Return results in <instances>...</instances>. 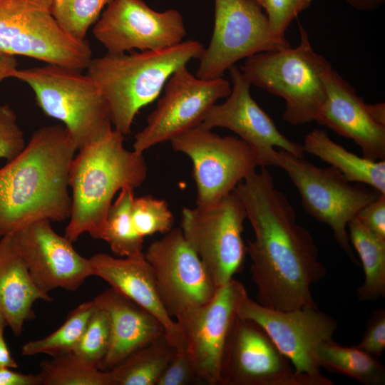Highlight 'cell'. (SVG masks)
Masks as SVG:
<instances>
[{"instance_id": "obj_1", "label": "cell", "mask_w": 385, "mask_h": 385, "mask_svg": "<svg viewBox=\"0 0 385 385\" xmlns=\"http://www.w3.org/2000/svg\"><path fill=\"white\" fill-rule=\"evenodd\" d=\"M251 172L232 191L244 205L254 231L247 254L257 302L267 308H317L311 287L327 270L310 232L297 222L287 197L274 186L267 167Z\"/></svg>"}, {"instance_id": "obj_2", "label": "cell", "mask_w": 385, "mask_h": 385, "mask_svg": "<svg viewBox=\"0 0 385 385\" xmlns=\"http://www.w3.org/2000/svg\"><path fill=\"white\" fill-rule=\"evenodd\" d=\"M76 151L63 125L43 126L0 168L1 237L39 220L69 218L68 173Z\"/></svg>"}, {"instance_id": "obj_3", "label": "cell", "mask_w": 385, "mask_h": 385, "mask_svg": "<svg viewBox=\"0 0 385 385\" xmlns=\"http://www.w3.org/2000/svg\"><path fill=\"white\" fill-rule=\"evenodd\" d=\"M124 135L113 128L100 139L79 149L69 168L71 193L65 237L76 241L88 233L100 239L115 194L140 187L148 175L143 153L124 147Z\"/></svg>"}, {"instance_id": "obj_4", "label": "cell", "mask_w": 385, "mask_h": 385, "mask_svg": "<svg viewBox=\"0 0 385 385\" xmlns=\"http://www.w3.org/2000/svg\"><path fill=\"white\" fill-rule=\"evenodd\" d=\"M204 50L200 41L187 40L161 50L106 52L91 58L86 73L101 88L114 129L125 135L140 109L158 98L170 76L200 59Z\"/></svg>"}, {"instance_id": "obj_5", "label": "cell", "mask_w": 385, "mask_h": 385, "mask_svg": "<svg viewBox=\"0 0 385 385\" xmlns=\"http://www.w3.org/2000/svg\"><path fill=\"white\" fill-rule=\"evenodd\" d=\"M299 28L296 47L254 54L240 67L251 85L284 100L282 118L293 125L315 121L327 98L324 77L332 67L314 51L306 29L301 24Z\"/></svg>"}, {"instance_id": "obj_6", "label": "cell", "mask_w": 385, "mask_h": 385, "mask_svg": "<svg viewBox=\"0 0 385 385\" xmlns=\"http://www.w3.org/2000/svg\"><path fill=\"white\" fill-rule=\"evenodd\" d=\"M17 78L34 91L41 111L60 120L77 150L112 129L108 102L98 83L82 71L56 64L15 69Z\"/></svg>"}, {"instance_id": "obj_7", "label": "cell", "mask_w": 385, "mask_h": 385, "mask_svg": "<svg viewBox=\"0 0 385 385\" xmlns=\"http://www.w3.org/2000/svg\"><path fill=\"white\" fill-rule=\"evenodd\" d=\"M265 167L283 169L297 189L304 210L333 231L336 242L354 263L357 260L350 245L348 223L381 192L352 185L332 166L319 168L303 157L279 149L263 155Z\"/></svg>"}, {"instance_id": "obj_8", "label": "cell", "mask_w": 385, "mask_h": 385, "mask_svg": "<svg viewBox=\"0 0 385 385\" xmlns=\"http://www.w3.org/2000/svg\"><path fill=\"white\" fill-rule=\"evenodd\" d=\"M51 0H0V51L83 71L92 58L86 40L68 34L51 10Z\"/></svg>"}, {"instance_id": "obj_9", "label": "cell", "mask_w": 385, "mask_h": 385, "mask_svg": "<svg viewBox=\"0 0 385 385\" xmlns=\"http://www.w3.org/2000/svg\"><path fill=\"white\" fill-rule=\"evenodd\" d=\"M246 219L244 205L233 192L213 204L182 210L183 235L217 289L242 268L247 255L242 236Z\"/></svg>"}, {"instance_id": "obj_10", "label": "cell", "mask_w": 385, "mask_h": 385, "mask_svg": "<svg viewBox=\"0 0 385 385\" xmlns=\"http://www.w3.org/2000/svg\"><path fill=\"white\" fill-rule=\"evenodd\" d=\"M170 141L173 150L192 161L197 206L217 202L257 167L264 166L259 153L241 138L221 136L200 125Z\"/></svg>"}, {"instance_id": "obj_11", "label": "cell", "mask_w": 385, "mask_h": 385, "mask_svg": "<svg viewBox=\"0 0 385 385\" xmlns=\"http://www.w3.org/2000/svg\"><path fill=\"white\" fill-rule=\"evenodd\" d=\"M214 28L200 60L196 76L222 77L240 60L289 47L284 36L274 34L266 14L254 0H214Z\"/></svg>"}, {"instance_id": "obj_12", "label": "cell", "mask_w": 385, "mask_h": 385, "mask_svg": "<svg viewBox=\"0 0 385 385\" xmlns=\"http://www.w3.org/2000/svg\"><path fill=\"white\" fill-rule=\"evenodd\" d=\"M237 316L260 325L308 385L334 384L321 373L317 359L319 345L332 339L337 328L336 319L330 315L318 308L272 309L247 296L242 302Z\"/></svg>"}, {"instance_id": "obj_13", "label": "cell", "mask_w": 385, "mask_h": 385, "mask_svg": "<svg viewBox=\"0 0 385 385\" xmlns=\"http://www.w3.org/2000/svg\"><path fill=\"white\" fill-rule=\"evenodd\" d=\"M164 88L146 125L135 135L133 147L137 153H143L199 125L210 107L231 92L230 82L222 77L202 79L192 75L186 66L170 76Z\"/></svg>"}, {"instance_id": "obj_14", "label": "cell", "mask_w": 385, "mask_h": 385, "mask_svg": "<svg viewBox=\"0 0 385 385\" xmlns=\"http://www.w3.org/2000/svg\"><path fill=\"white\" fill-rule=\"evenodd\" d=\"M144 255L151 267L159 297L175 321L215 295L217 289L180 228L153 242Z\"/></svg>"}, {"instance_id": "obj_15", "label": "cell", "mask_w": 385, "mask_h": 385, "mask_svg": "<svg viewBox=\"0 0 385 385\" xmlns=\"http://www.w3.org/2000/svg\"><path fill=\"white\" fill-rule=\"evenodd\" d=\"M108 53L155 51L183 41L186 29L176 9L156 11L143 0H113L93 28Z\"/></svg>"}, {"instance_id": "obj_16", "label": "cell", "mask_w": 385, "mask_h": 385, "mask_svg": "<svg viewBox=\"0 0 385 385\" xmlns=\"http://www.w3.org/2000/svg\"><path fill=\"white\" fill-rule=\"evenodd\" d=\"M220 385H308L255 322L237 315L222 357Z\"/></svg>"}, {"instance_id": "obj_17", "label": "cell", "mask_w": 385, "mask_h": 385, "mask_svg": "<svg viewBox=\"0 0 385 385\" xmlns=\"http://www.w3.org/2000/svg\"><path fill=\"white\" fill-rule=\"evenodd\" d=\"M247 296L244 284L233 278L218 288L208 302L176 320L200 382L220 384L225 342L238 309Z\"/></svg>"}, {"instance_id": "obj_18", "label": "cell", "mask_w": 385, "mask_h": 385, "mask_svg": "<svg viewBox=\"0 0 385 385\" xmlns=\"http://www.w3.org/2000/svg\"><path fill=\"white\" fill-rule=\"evenodd\" d=\"M15 245L36 286L48 294L56 289L73 292L93 276L89 258L81 255L49 220H39L12 234Z\"/></svg>"}, {"instance_id": "obj_19", "label": "cell", "mask_w": 385, "mask_h": 385, "mask_svg": "<svg viewBox=\"0 0 385 385\" xmlns=\"http://www.w3.org/2000/svg\"><path fill=\"white\" fill-rule=\"evenodd\" d=\"M228 70L232 81L230 95L222 103L212 105L199 125L210 130L220 127L232 130L255 148L262 160L263 155L274 147L295 156L304 157L302 145L282 134L271 118L252 98L251 83L240 68L233 65Z\"/></svg>"}, {"instance_id": "obj_20", "label": "cell", "mask_w": 385, "mask_h": 385, "mask_svg": "<svg viewBox=\"0 0 385 385\" xmlns=\"http://www.w3.org/2000/svg\"><path fill=\"white\" fill-rule=\"evenodd\" d=\"M324 80L327 98L315 121L354 140L361 148L363 157L384 160L385 125L373 118L369 104L332 67L327 71Z\"/></svg>"}, {"instance_id": "obj_21", "label": "cell", "mask_w": 385, "mask_h": 385, "mask_svg": "<svg viewBox=\"0 0 385 385\" xmlns=\"http://www.w3.org/2000/svg\"><path fill=\"white\" fill-rule=\"evenodd\" d=\"M89 260L93 276L101 278L111 288L154 316L163 327L168 341L175 349L185 347L177 322L169 315L159 297L153 271L144 252L118 257L99 252Z\"/></svg>"}, {"instance_id": "obj_22", "label": "cell", "mask_w": 385, "mask_h": 385, "mask_svg": "<svg viewBox=\"0 0 385 385\" xmlns=\"http://www.w3.org/2000/svg\"><path fill=\"white\" fill-rule=\"evenodd\" d=\"M93 301L108 312L111 320V342L99 365L101 370L113 369L135 351L165 335L163 327L154 316L111 287Z\"/></svg>"}, {"instance_id": "obj_23", "label": "cell", "mask_w": 385, "mask_h": 385, "mask_svg": "<svg viewBox=\"0 0 385 385\" xmlns=\"http://www.w3.org/2000/svg\"><path fill=\"white\" fill-rule=\"evenodd\" d=\"M37 300L51 302L47 293L34 282L13 238L6 235L0 240V311L13 333L21 334L26 322L35 317Z\"/></svg>"}, {"instance_id": "obj_24", "label": "cell", "mask_w": 385, "mask_h": 385, "mask_svg": "<svg viewBox=\"0 0 385 385\" xmlns=\"http://www.w3.org/2000/svg\"><path fill=\"white\" fill-rule=\"evenodd\" d=\"M304 153L315 155L340 171L346 179L368 185L385 194V161L359 157L334 142L325 130L308 133L302 145Z\"/></svg>"}, {"instance_id": "obj_25", "label": "cell", "mask_w": 385, "mask_h": 385, "mask_svg": "<svg viewBox=\"0 0 385 385\" xmlns=\"http://www.w3.org/2000/svg\"><path fill=\"white\" fill-rule=\"evenodd\" d=\"M349 241L357 252L364 281L357 294L360 302L375 301L385 296V238L366 227L356 217L348 223Z\"/></svg>"}, {"instance_id": "obj_26", "label": "cell", "mask_w": 385, "mask_h": 385, "mask_svg": "<svg viewBox=\"0 0 385 385\" xmlns=\"http://www.w3.org/2000/svg\"><path fill=\"white\" fill-rule=\"evenodd\" d=\"M319 366L332 373L351 377L364 385H384L385 369L378 358L357 346H344L332 339L317 350Z\"/></svg>"}, {"instance_id": "obj_27", "label": "cell", "mask_w": 385, "mask_h": 385, "mask_svg": "<svg viewBox=\"0 0 385 385\" xmlns=\"http://www.w3.org/2000/svg\"><path fill=\"white\" fill-rule=\"evenodd\" d=\"M175 348L165 335L135 351L110 369L113 385H156Z\"/></svg>"}, {"instance_id": "obj_28", "label": "cell", "mask_w": 385, "mask_h": 385, "mask_svg": "<svg viewBox=\"0 0 385 385\" xmlns=\"http://www.w3.org/2000/svg\"><path fill=\"white\" fill-rule=\"evenodd\" d=\"M133 190L130 188L120 190L108 210L101 237L118 257H128L143 252L144 238L136 232L131 216L135 197Z\"/></svg>"}, {"instance_id": "obj_29", "label": "cell", "mask_w": 385, "mask_h": 385, "mask_svg": "<svg viewBox=\"0 0 385 385\" xmlns=\"http://www.w3.org/2000/svg\"><path fill=\"white\" fill-rule=\"evenodd\" d=\"M94 307L93 300L80 304L68 314L63 324L51 334L25 343L21 349L22 355L43 354L54 357L73 352Z\"/></svg>"}, {"instance_id": "obj_30", "label": "cell", "mask_w": 385, "mask_h": 385, "mask_svg": "<svg viewBox=\"0 0 385 385\" xmlns=\"http://www.w3.org/2000/svg\"><path fill=\"white\" fill-rule=\"evenodd\" d=\"M42 385H113L109 370H101L73 352L40 364Z\"/></svg>"}, {"instance_id": "obj_31", "label": "cell", "mask_w": 385, "mask_h": 385, "mask_svg": "<svg viewBox=\"0 0 385 385\" xmlns=\"http://www.w3.org/2000/svg\"><path fill=\"white\" fill-rule=\"evenodd\" d=\"M113 0H51V10L59 25L73 38L86 40L89 28Z\"/></svg>"}, {"instance_id": "obj_32", "label": "cell", "mask_w": 385, "mask_h": 385, "mask_svg": "<svg viewBox=\"0 0 385 385\" xmlns=\"http://www.w3.org/2000/svg\"><path fill=\"white\" fill-rule=\"evenodd\" d=\"M110 342L109 315L104 309L95 303L86 327L73 353L87 363L99 368L108 351Z\"/></svg>"}, {"instance_id": "obj_33", "label": "cell", "mask_w": 385, "mask_h": 385, "mask_svg": "<svg viewBox=\"0 0 385 385\" xmlns=\"http://www.w3.org/2000/svg\"><path fill=\"white\" fill-rule=\"evenodd\" d=\"M131 216L136 232L143 238L155 233L166 234L173 229L174 216L163 199L134 197Z\"/></svg>"}, {"instance_id": "obj_34", "label": "cell", "mask_w": 385, "mask_h": 385, "mask_svg": "<svg viewBox=\"0 0 385 385\" xmlns=\"http://www.w3.org/2000/svg\"><path fill=\"white\" fill-rule=\"evenodd\" d=\"M312 0H256L265 11L269 25L276 35L284 36L289 24Z\"/></svg>"}, {"instance_id": "obj_35", "label": "cell", "mask_w": 385, "mask_h": 385, "mask_svg": "<svg viewBox=\"0 0 385 385\" xmlns=\"http://www.w3.org/2000/svg\"><path fill=\"white\" fill-rule=\"evenodd\" d=\"M26 144L15 112L7 104L0 105V159L12 160Z\"/></svg>"}, {"instance_id": "obj_36", "label": "cell", "mask_w": 385, "mask_h": 385, "mask_svg": "<svg viewBox=\"0 0 385 385\" xmlns=\"http://www.w3.org/2000/svg\"><path fill=\"white\" fill-rule=\"evenodd\" d=\"M200 382L194 364L185 347L176 349L156 385H188Z\"/></svg>"}, {"instance_id": "obj_37", "label": "cell", "mask_w": 385, "mask_h": 385, "mask_svg": "<svg viewBox=\"0 0 385 385\" xmlns=\"http://www.w3.org/2000/svg\"><path fill=\"white\" fill-rule=\"evenodd\" d=\"M366 353L379 358L385 349V310L373 311L366 324L364 334L356 346Z\"/></svg>"}, {"instance_id": "obj_38", "label": "cell", "mask_w": 385, "mask_h": 385, "mask_svg": "<svg viewBox=\"0 0 385 385\" xmlns=\"http://www.w3.org/2000/svg\"><path fill=\"white\" fill-rule=\"evenodd\" d=\"M365 227L385 238V194L365 205L355 217Z\"/></svg>"}, {"instance_id": "obj_39", "label": "cell", "mask_w": 385, "mask_h": 385, "mask_svg": "<svg viewBox=\"0 0 385 385\" xmlns=\"http://www.w3.org/2000/svg\"><path fill=\"white\" fill-rule=\"evenodd\" d=\"M13 369L0 367V385H42L39 374H23Z\"/></svg>"}, {"instance_id": "obj_40", "label": "cell", "mask_w": 385, "mask_h": 385, "mask_svg": "<svg viewBox=\"0 0 385 385\" xmlns=\"http://www.w3.org/2000/svg\"><path fill=\"white\" fill-rule=\"evenodd\" d=\"M6 326L5 317L0 311V367L16 369L18 364L11 356L4 338V329Z\"/></svg>"}, {"instance_id": "obj_41", "label": "cell", "mask_w": 385, "mask_h": 385, "mask_svg": "<svg viewBox=\"0 0 385 385\" xmlns=\"http://www.w3.org/2000/svg\"><path fill=\"white\" fill-rule=\"evenodd\" d=\"M17 64L15 56L0 51V83L11 77L12 72L17 68Z\"/></svg>"}, {"instance_id": "obj_42", "label": "cell", "mask_w": 385, "mask_h": 385, "mask_svg": "<svg viewBox=\"0 0 385 385\" xmlns=\"http://www.w3.org/2000/svg\"><path fill=\"white\" fill-rule=\"evenodd\" d=\"M356 9L361 11H371L381 6L385 0H345Z\"/></svg>"}, {"instance_id": "obj_43", "label": "cell", "mask_w": 385, "mask_h": 385, "mask_svg": "<svg viewBox=\"0 0 385 385\" xmlns=\"http://www.w3.org/2000/svg\"><path fill=\"white\" fill-rule=\"evenodd\" d=\"M369 109L373 118L379 123L385 125L384 103L369 105Z\"/></svg>"}, {"instance_id": "obj_44", "label": "cell", "mask_w": 385, "mask_h": 385, "mask_svg": "<svg viewBox=\"0 0 385 385\" xmlns=\"http://www.w3.org/2000/svg\"><path fill=\"white\" fill-rule=\"evenodd\" d=\"M254 1H256V0H254Z\"/></svg>"}]
</instances>
